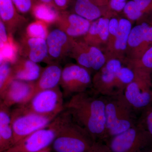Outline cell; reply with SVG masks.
<instances>
[{
    "label": "cell",
    "instance_id": "6da1fadb",
    "mask_svg": "<svg viewBox=\"0 0 152 152\" xmlns=\"http://www.w3.org/2000/svg\"><path fill=\"white\" fill-rule=\"evenodd\" d=\"M87 91L71 97L64 104L74 121L88 134L95 143L108 140L106 127L105 99L90 94Z\"/></svg>",
    "mask_w": 152,
    "mask_h": 152
},
{
    "label": "cell",
    "instance_id": "7a4b0ae2",
    "mask_svg": "<svg viewBox=\"0 0 152 152\" xmlns=\"http://www.w3.org/2000/svg\"><path fill=\"white\" fill-rule=\"evenodd\" d=\"M105 102L106 127L108 139L132 127L136 123L135 109L124 93L107 97Z\"/></svg>",
    "mask_w": 152,
    "mask_h": 152
},
{
    "label": "cell",
    "instance_id": "3957f363",
    "mask_svg": "<svg viewBox=\"0 0 152 152\" xmlns=\"http://www.w3.org/2000/svg\"><path fill=\"white\" fill-rule=\"evenodd\" d=\"M71 115L64 109L50 124L25 137L5 152H38L50 147Z\"/></svg>",
    "mask_w": 152,
    "mask_h": 152
},
{
    "label": "cell",
    "instance_id": "277c9868",
    "mask_svg": "<svg viewBox=\"0 0 152 152\" xmlns=\"http://www.w3.org/2000/svg\"><path fill=\"white\" fill-rule=\"evenodd\" d=\"M96 143L72 115L58 133L52 148L55 152H94Z\"/></svg>",
    "mask_w": 152,
    "mask_h": 152
},
{
    "label": "cell",
    "instance_id": "5b68a950",
    "mask_svg": "<svg viewBox=\"0 0 152 152\" xmlns=\"http://www.w3.org/2000/svg\"><path fill=\"white\" fill-rule=\"evenodd\" d=\"M107 142L110 152H147L152 144V136L140 122Z\"/></svg>",
    "mask_w": 152,
    "mask_h": 152
},
{
    "label": "cell",
    "instance_id": "8992f818",
    "mask_svg": "<svg viewBox=\"0 0 152 152\" xmlns=\"http://www.w3.org/2000/svg\"><path fill=\"white\" fill-rule=\"evenodd\" d=\"M64 96L60 86L36 93L28 102L18 105L28 111L56 118L64 110Z\"/></svg>",
    "mask_w": 152,
    "mask_h": 152
},
{
    "label": "cell",
    "instance_id": "52a82bcc",
    "mask_svg": "<svg viewBox=\"0 0 152 152\" xmlns=\"http://www.w3.org/2000/svg\"><path fill=\"white\" fill-rule=\"evenodd\" d=\"M17 106L11 111L14 145L31 133L48 126L56 118L31 113Z\"/></svg>",
    "mask_w": 152,
    "mask_h": 152
},
{
    "label": "cell",
    "instance_id": "ba28073f",
    "mask_svg": "<svg viewBox=\"0 0 152 152\" xmlns=\"http://www.w3.org/2000/svg\"><path fill=\"white\" fill-rule=\"evenodd\" d=\"M60 87L64 97L86 91L92 87L91 73L78 64H68L63 68Z\"/></svg>",
    "mask_w": 152,
    "mask_h": 152
},
{
    "label": "cell",
    "instance_id": "9c48e42d",
    "mask_svg": "<svg viewBox=\"0 0 152 152\" xmlns=\"http://www.w3.org/2000/svg\"><path fill=\"white\" fill-rule=\"evenodd\" d=\"M134 72V78L126 87L124 94L135 110L147 108L151 104L152 75Z\"/></svg>",
    "mask_w": 152,
    "mask_h": 152
},
{
    "label": "cell",
    "instance_id": "30bf717a",
    "mask_svg": "<svg viewBox=\"0 0 152 152\" xmlns=\"http://www.w3.org/2000/svg\"><path fill=\"white\" fill-rule=\"evenodd\" d=\"M69 57L91 73L93 72H96L107 62L102 51L87 43L82 37L74 39Z\"/></svg>",
    "mask_w": 152,
    "mask_h": 152
},
{
    "label": "cell",
    "instance_id": "8fae6325",
    "mask_svg": "<svg viewBox=\"0 0 152 152\" xmlns=\"http://www.w3.org/2000/svg\"><path fill=\"white\" fill-rule=\"evenodd\" d=\"M124 64L117 59L107 61L92 77V88L95 92L106 97L119 94L116 87L117 75Z\"/></svg>",
    "mask_w": 152,
    "mask_h": 152
},
{
    "label": "cell",
    "instance_id": "7c38bea8",
    "mask_svg": "<svg viewBox=\"0 0 152 152\" xmlns=\"http://www.w3.org/2000/svg\"><path fill=\"white\" fill-rule=\"evenodd\" d=\"M151 47L152 26L146 21L138 23L130 33L124 63L138 59Z\"/></svg>",
    "mask_w": 152,
    "mask_h": 152
},
{
    "label": "cell",
    "instance_id": "4fadbf2b",
    "mask_svg": "<svg viewBox=\"0 0 152 152\" xmlns=\"http://www.w3.org/2000/svg\"><path fill=\"white\" fill-rule=\"evenodd\" d=\"M48 57L47 63L58 64L69 56L74 39L57 28L49 32L46 40Z\"/></svg>",
    "mask_w": 152,
    "mask_h": 152
},
{
    "label": "cell",
    "instance_id": "5bb4252c",
    "mask_svg": "<svg viewBox=\"0 0 152 152\" xmlns=\"http://www.w3.org/2000/svg\"><path fill=\"white\" fill-rule=\"evenodd\" d=\"M34 82L13 80L0 93V101L10 108L26 103L34 94Z\"/></svg>",
    "mask_w": 152,
    "mask_h": 152
},
{
    "label": "cell",
    "instance_id": "9a60e30c",
    "mask_svg": "<svg viewBox=\"0 0 152 152\" xmlns=\"http://www.w3.org/2000/svg\"><path fill=\"white\" fill-rule=\"evenodd\" d=\"M92 22L69 10L58 12L54 24L57 28L73 39L81 38L87 34Z\"/></svg>",
    "mask_w": 152,
    "mask_h": 152
},
{
    "label": "cell",
    "instance_id": "2e32d148",
    "mask_svg": "<svg viewBox=\"0 0 152 152\" xmlns=\"http://www.w3.org/2000/svg\"><path fill=\"white\" fill-rule=\"evenodd\" d=\"M17 43L20 56L37 63L47 62L48 51L46 39L31 37L25 33Z\"/></svg>",
    "mask_w": 152,
    "mask_h": 152
},
{
    "label": "cell",
    "instance_id": "e0dca14e",
    "mask_svg": "<svg viewBox=\"0 0 152 152\" xmlns=\"http://www.w3.org/2000/svg\"><path fill=\"white\" fill-rule=\"evenodd\" d=\"M132 22L125 18H119L118 31L111 46L104 52L107 61L120 60L124 64L126 58L128 39L132 28Z\"/></svg>",
    "mask_w": 152,
    "mask_h": 152
},
{
    "label": "cell",
    "instance_id": "ac0fdd59",
    "mask_svg": "<svg viewBox=\"0 0 152 152\" xmlns=\"http://www.w3.org/2000/svg\"><path fill=\"white\" fill-rule=\"evenodd\" d=\"M0 18L11 35L21 30L28 22L19 12L12 0H0Z\"/></svg>",
    "mask_w": 152,
    "mask_h": 152
},
{
    "label": "cell",
    "instance_id": "d6986e66",
    "mask_svg": "<svg viewBox=\"0 0 152 152\" xmlns=\"http://www.w3.org/2000/svg\"><path fill=\"white\" fill-rule=\"evenodd\" d=\"M68 10L91 22L101 17H114L104 8L98 0H73Z\"/></svg>",
    "mask_w": 152,
    "mask_h": 152
},
{
    "label": "cell",
    "instance_id": "ffe728a7",
    "mask_svg": "<svg viewBox=\"0 0 152 152\" xmlns=\"http://www.w3.org/2000/svg\"><path fill=\"white\" fill-rule=\"evenodd\" d=\"M110 19L103 17L92 22L88 32L82 37L87 43L103 52L107 43Z\"/></svg>",
    "mask_w": 152,
    "mask_h": 152
},
{
    "label": "cell",
    "instance_id": "44dd1931",
    "mask_svg": "<svg viewBox=\"0 0 152 152\" xmlns=\"http://www.w3.org/2000/svg\"><path fill=\"white\" fill-rule=\"evenodd\" d=\"M43 69L38 63L20 56L12 64L13 80L35 82L40 76Z\"/></svg>",
    "mask_w": 152,
    "mask_h": 152
},
{
    "label": "cell",
    "instance_id": "7402d4cb",
    "mask_svg": "<svg viewBox=\"0 0 152 152\" xmlns=\"http://www.w3.org/2000/svg\"><path fill=\"white\" fill-rule=\"evenodd\" d=\"M62 70L59 64L56 63L49 64L43 68L40 76L34 82V95L40 91L60 86Z\"/></svg>",
    "mask_w": 152,
    "mask_h": 152
},
{
    "label": "cell",
    "instance_id": "603a6c76",
    "mask_svg": "<svg viewBox=\"0 0 152 152\" xmlns=\"http://www.w3.org/2000/svg\"><path fill=\"white\" fill-rule=\"evenodd\" d=\"M14 145L10 108L0 101V152H5Z\"/></svg>",
    "mask_w": 152,
    "mask_h": 152
},
{
    "label": "cell",
    "instance_id": "cb8c5ba5",
    "mask_svg": "<svg viewBox=\"0 0 152 152\" xmlns=\"http://www.w3.org/2000/svg\"><path fill=\"white\" fill-rule=\"evenodd\" d=\"M124 64L133 71L152 75V47L138 59L126 61Z\"/></svg>",
    "mask_w": 152,
    "mask_h": 152
},
{
    "label": "cell",
    "instance_id": "d4e9b609",
    "mask_svg": "<svg viewBox=\"0 0 152 152\" xmlns=\"http://www.w3.org/2000/svg\"><path fill=\"white\" fill-rule=\"evenodd\" d=\"M58 13V12L53 8L39 3L35 7L31 14L37 20L46 22L50 25L55 23Z\"/></svg>",
    "mask_w": 152,
    "mask_h": 152
},
{
    "label": "cell",
    "instance_id": "484cf974",
    "mask_svg": "<svg viewBox=\"0 0 152 152\" xmlns=\"http://www.w3.org/2000/svg\"><path fill=\"white\" fill-rule=\"evenodd\" d=\"M9 36L7 42L1 44V62L7 61L13 64L18 58V46L13 39L12 35Z\"/></svg>",
    "mask_w": 152,
    "mask_h": 152
},
{
    "label": "cell",
    "instance_id": "4316f807",
    "mask_svg": "<svg viewBox=\"0 0 152 152\" xmlns=\"http://www.w3.org/2000/svg\"><path fill=\"white\" fill-rule=\"evenodd\" d=\"M49 25L46 22L37 20L30 23L26 28L25 34L31 37L46 40L48 35Z\"/></svg>",
    "mask_w": 152,
    "mask_h": 152
},
{
    "label": "cell",
    "instance_id": "83f0119b",
    "mask_svg": "<svg viewBox=\"0 0 152 152\" xmlns=\"http://www.w3.org/2000/svg\"><path fill=\"white\" fill-rule=\"evenodd\" d=\"M122 13L124 18L132 22L140 23L146 20V17L139 8L135 2L133 0L128 1Z\"/></svg>",
    "mask_w": 152,
    "mask_h": 152
},
{
    "label": "cell",
    "instance_id": "f1b7e54d",
    "mask_svg": "<svg viewBox=\"0 0 152 152\" xmlns=\"http://www.w3.org/2000/svg\"><path fill=\"white\" fill-rule=\"evenodd\" d=\"M101 5L113 17L122 13L127 0H98Z\"/></svg>",
    "mask_w": 152,
    "mask_h": 152
},
{
    "label": "cell",
    "instance_id": "f546056e",
    "mask_svg": "<svg viewBox=\"0 0 152 152\" xmlns=\"http://www.w3.org/2000/svg\"><path fill=\"white\" fill-rule=\"evenodd\" d=\"M12 63L7 61L1 62L0 65V93L13 80Z\"/></svg>",
    "mask_w": 152,
    "mask_h": 152
},
{
    "label": "cell",
    "instance_id": "4dcf8cb0",
    "mask_svg": "<svg viewBox=\"0 0 152 152\" xmlns=\"http://www.w3.org/2000/svg\"><path fill=\"white\" fill-rule=\"evenodd\" d=\"M19 12L22 15L32 13L39 4L38 0H12Z\"/></svg>",
    "mask_w": 152,
    "mask_h": 152
},
{
    "label": "cell",
    "instance_id": "1f68e13d",
    "mask_svg": "<svg viewBox=\"0 0 152 152\" xmlns=\"http://www.w3.org/2000/svg\"><path fill=\"white\" fill-rule=\"evenodd\" d=\"M138 6L146 18L152 15V0H133Z\"/></svg>",
    "mask_w": 152,
    "mask_h": 152
},
{
    "label": "cell",
    "instance_id": "d6a6232c",
    "mask_svg": "<svg viewBox=\"0 0 152 152\" xmlns=\"http://www.w3.org/2000/svg\"><path fill=\"white\" fill-rule=\"evenodd\" d=\"M141 122L152 136V107H148Z\"/></svg>",
    "mask_w": 152,
    "mask_h": 152
},
{
    "label": "cell",
    "instance_id": "836d02e7",
    "mask_svg": "<svg viewBox=\"0 0 152 152\" xmlns=\"http://www.w3.org/2000/svg\"><path fill=\"white\" fill-rule=\"evenodd\" d=\"M73 0H54V7L58 12L67 10Z\"/></svg>",
    "mask_w": 152,
    "mask_h": 152
},
{
    "label": "cell",
    "instance_id": "e575fe53",
    "mask_svg": "<svg viewBox=\"0 0 152 152\" xmlns=\"http://www.w3.org/2000/svg\"><path fill=\"white\" fill-rule=\"evenodd\" d=\"M10 36L8 34L5 26L3 22L0 20V40L1 44L6 43L9 40Z\"/></svg>",
    "mask_w": 152,
    "mask_h": 152
},
{
    "label": "cell",
    "instance_id": "d590c367",
    "mask_svg": "<svg viewBox=\"0 0 152 152\" xmlns=\"http://www.w3.org/2000/svg\"><path fill=\"white\" fill-rule=\"evenodd\" d=\"M39 4H42L50 7H54V0H38Z\"/></svg>",
    "mask_w": 152,
    "mask_h": 152
},
{
    "label": "cell",
    "instance_id": "8d00e7d4",
    "mask_svg": "<svg viewBox=\"0 0 152 152\" xmlns=\"http://www.w3.org/2000/svg\"><path fill=\"white\" fill-rule=\"evenodd\" d=\"M95 152H110L109 151L107 146L104 144H102L98 148L97 151Z\"/></svg>",
    "mask_w": 152,
    "mask_h": 152
},
{
    "label": "cell",
    "instance_id": "74e56055",
    "mask_svg": "<svg viewBox=\"0 0 152 152\" xmlns=\"http://www.w3.org/2000/svg\"><path fill=\"white\" fill-rule=\"evenodd\" d=\"M51 148L50 146L38 152H51Z\"/></svg>",
    "mask_w": 152,
    "mask_h": 152
},
{
    "label": "cell",
    "instance_id": "f35d334b",
    "mask_svg": "<svg viewBox=\"0 0 152 152\" xmlns=\"http://www.w3.org/2000/svg\"><path fill=\"white\" fill-rule=\"evenodd\" d=\"M146 21H147L150 25L152 26V15L147 19V20H146Z\"/></svg>",
    "mask_w": 152,
    "mask_h": 152
},
{
    "label": "cell",
    "instance_id": "ab89813d",
    "mask_svg": "<svg viewBox=\"0 0 152 152\" xmlns=\"http://www.w3.org/2000/svg\"><path fill=\"white\" fill-rule=\"evenodd\" d=\"M147 152H152V146L151 148H150V149Z\"/></svg>",
    "mask_w": 152,
    "mask_h": 152
},
{
    "label": "cell",
    "instance_id": "60d3db41",
    "mask_svg": "<svg viewBox=\"0 0 152 152\" xmlns=\"http://www.w3.org/2000/svg\"><path fill=\"white\" fill-rule=\"evenodd\" d=\"M151 104H152V96H151Z\"/></svg>",
    "mask_w": 152,
    "mask_h": 152
}]
</instances>
